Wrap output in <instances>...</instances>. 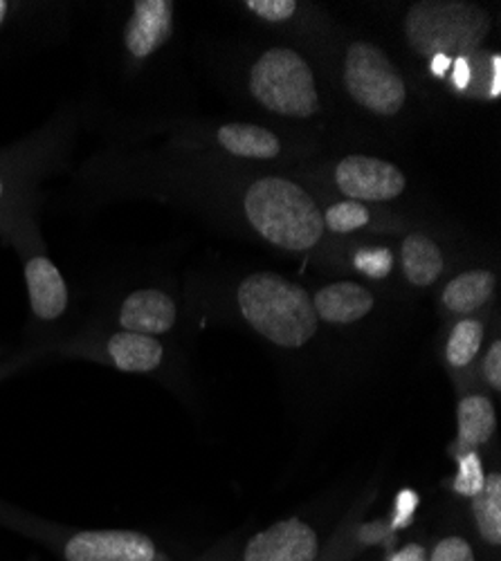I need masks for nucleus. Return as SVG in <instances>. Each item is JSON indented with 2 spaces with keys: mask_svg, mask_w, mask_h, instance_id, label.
I'll return each instance as SVG.
<instances>
[{
  "mask_svg": "<svg viewBox=\"0 0 501 561\" xmlns=\"http://www.w3.org/2000/svg\"><path fill=\"white\" fill-rule=\"evenodd\" d=\"M237 304L250 329L280 348H304L320 329L310 295L280 274L246 276L237 290Z\"/></svg>",
  "mask_w": 501,
  "mask_h": 561,
  "instance_id": "obj_1",
  "label": "nucleus"
},
{
  "mask_svg": "<svg viewBox=\"0 0 501 561\" xmlns=\"http://www.w3.org/2000/svg\"><path fill=\"white\" fill-rule=\"evenodd\" d=\"M243 209L261 239L288 252L315 248L324 233L320 207L286 178H261L250 184Z\"/></svg>",
  "mask_w": 501,
  "mask_h": 561,
  "instance_id": "obj_2",
  "label": "nucleus"
},
{
  "mask_svg": "<svg viewBox=\"0 0 501 561\" xmlns=\"http://www.w3.org/2000/svg\"><path fill=\"white\" fill-rule=\"evenodd\" d=\"M490 32V16L475 3L421 0L407 10L405 36L421 57L468 59Z\"/></svg>",
  "mask_w": 501,
  "mask_h": 561,
  "instance_id": "obj_3",
  "label": "nucleus"
},
{
  "mask_svg": "<svg viewBox=\"0 0 501 561\" xmlns=\"http://www.w3.org/2000/svg\"><path fill=\"white\" fill-rule=\"evenodd\" d=\"M250 90L263 108L284 117L304 119L320 108L312 70L291 48H272L254 61Z\"/></svg>",
  "mask_w": 501,
  "mask_h": 561,
  "instance_id": "obj_4",
  "label": "nucleus"
},
{
  "mask_svg": "<svg viewBox=\"0 0 501 561\" xmlns=\"http://www.w3.org/2000/svg\"><path fill=\"white\" fill-rule=\"evenodd\" d=\"M344 85L357 106L380 117L398 115L407 88L389 57L374 43H353L344 57Z\"/></svg>",
  "mask_w": 501,
  "mask_h": 561,
  "instance_id": "obj_5",
  "label": "nucleus"
},
{
  "mask_svg": "<svg viewBox=\"0 0 501 561\" xmlns=\"http://www.w3.org/2000/svg\"><path fill=\"white\" fill-rule=\"evenodd\" d=\"M64 561H169L158 543L138 530H75L64 535L36 533Z\"/></svg>",
  "mask_w": 501,
  "mask_h": 561,
  "instance_id": "obj_6",
  "label": "nucleus"
},
{
  "mask_svg": "<svg viewBox=\"0 0 501 561\" xmlns=\"http://www.w3.org/2000/svg\"><path fill=\"white\" fill-rule=\"evenodd\" d=\"M324 546L308 522L288 517L254 533L241 548L239 561H317Z\"/></svg>",
  "mask_w": 501,
  "mask_h": 561,
  "instance_id": "obj_7",
  "label": "nucleus"
},
{
  "mask_svg": "<svg viewBox=\"0 0 501 561\" xmlns=\"http://www.w3.org/2000/svg\"><path fill=\"white\" fill-rule=\"evenodd\" d=\"M338 190L355 203H385L405 192V175L398 167L367 156H349L335 169Z\"/></svg>",
  "mask_w": 501,
  "mask_h": 561,
  "instance_id": "obj_8",
  "label": "nucleus"
},
{
  "mask_svg": "<svg viewBox=\"0 0 501 561\" xmlns=\"http://www.w3.org/2000/svg\"><path fill=\"white\" fill-rule=\"evenodd\" d=\"M173 27L171 0H135L124 30V45L133 59H147L167 43Z\"/></svg>",
  "mask_w": 501,
  "mask_h": 561,
  "instance_id": "obj_9",
  "label": "nucleus"
},
{
  "mask_svg": "<svg viewBox=\"0 0 501 561\" xmlns=\"http://www.w3.org/2000/svg\"><path fill=\"white\" fill-rule=\"evenodd\" d=\"M117 321L122 331L160 337L173 331L178 321V308L175 301L162 290H135L122 301Z\"/></svg>",
  "mask_w": 501,
  "mask_h": 561,
  "instance_id": "obj_10",
  "label": "nucleus"
},
{
  "mask_svg": "<svg viewBox=\"0 0 501 561\" xmlns=\"http://www.w3.org/2000/svg\"><path fill=\"white\" fill-rule=\"evenodd\" d=\"M25 284L32 312L38 321H57L68 310V286L48 256H34L25 265Z\"/></svg>",
  "mask_w": 501,
  "mask_h": 561,
  "instance_id": "obj_11",
  "label": "nucleus"
},
{
  "mask_svg": "<svg viewBox=\"0 0 501 561\" xmlns=\"http://www.w3.org/2000/svg\"><path fill=\"white\" fill-rule=\"evenodd\" d=\"M376 306L374 295L353 280H338L312 297L317 319L333 325H349L367 317Z\"/></svg>",
  "mask_w": 501,
  "mask_h": 561,
  "instance_id": "obj_12",
  "label": "nucleus"
},
{
  "mask_svg": "<svg viewBox=\"0 0 501 561\" xmlns=\"http://www.w3.org/2000/svg\"><path fill=\"white\" fill-rule=\"evenodd\" d=\"M104 355L122 373H153L164 364V344L158 337L119 331L106 340Z\"/></svg>",
  "mask_w": 501,
  "mask_h": 561,
  "instance_id": "obj_13",
  "label": "nucleus"
},
{
  "mask_svg": "<svg viewBox=\"0 0 501 561\" xmlns=\"http://www.w3.org/2000/svg\"><path fill=\"white\" fill-rule=\"evenodd\" d=\"M497 430V413L490 398L481 393H468L457 404V445L454 454L477 451L488 445Z\"/></svg>",
  "mask_w": 501,
  "mask_h": 561,
  "instance_id": "obj_14",
  "label": "nucleus"
},
{
  "mask_svg": "<svg viewBox=\"0 0 501 561\" xmlns=\"http://www.w3.org/2000/svg\"><path fill=\"white\" fill-rule=\"evenodd\" d=\"M470 514L475 535L481 541L483 552L499 554L501 550V474H486V483L479 494L470 499Z\"/></svg>",
  "mask_w": 501,
  "mask_h": 561,
  "instance_id": "obj_15",
  "label": "nucleus"
},
{
  "mask_svg": "<svg viewBox=\"0 0 501 561\" xmlns=\"http://www.w3.org/2000/svg\"><path fill=\"white\" fill-rule=\"evenodd\" d=\"M218 142L225 151L250 160H272L282 153L275 133L254 124H225L218 128Z\"/></svg>",
  "mask_w": 501,
  "mask_h": 561,
  "instance_id": "obj_16",
  "label": "nucleus"
},
{
  "mask_svg": "<svg viewBox=\"0 0 501 561\" xmlns=\"http://www.w3.org/2000/svg\"><path fill=\"white\" fill-rule=\"evenodd\" d=\"M400 261L409 284L419 288L432 286L445 265L439 245L432 239L423 237V233H412V237L405 239Z\"/></svg>",
  "mask_w": 501,
  "mask_h": 561,
  "instance_id": "obj_17",
  "label": "nucleus"
},
{
  "mask_svg": "<svg viewBox=\"0 0 501 561\" xmlns=\"http://www.w3.org/2000/svg\"><path fill=\"white\" fill-rule=\"evenodd\" d=\"M494 290V276L488 270L464 272L443 290V304L454 314H470L488 304Z\"/></svg>",
  "mask_w": 501,
  "mask_h": 561,
  "instance_id": "obj_18",
  "label": "nucleus"
},
{
  "mask_svg": "<svg viewBox=\"0 0 501 561\" xmlns=\"http://www.w3.org/2000/svg\"><path fill=\"white\" fill-rule=\"evenodd\" d=\"M483 323L475 317H466L454 323L445 344V359L452 368H468L477 359L483 346Z\"/></svg>",
  "mask_w": 501,
  "mask_h": 561,
  "instance_id": "obj_19",
  "label": "nucleus"
},
{
  "mask_svg": "<svg viewBox=\"0 0 501 561\" xmlns=\"http://www.w3.org/2000/svg\"><path fill=\"white\" fill-rule=\"evenodd\" d=\"M428 561H479V546L466 533L449 530L428 546Z\"/></svg>",
  "mask_w": 501,
  "mask_h": 561,
  "instance_id": "obj_20",
  "label": "nucleus"
},
{
  "mask_svg": "<svg viewBox=\"0 0 501 561\" xmlns=\"http://www.w3.org/2000/svg\"><path fill=\"white\" fill-rule=\"evenodd\" d=\"M364 537V526L357 519L342 524L335 535L327 541L322 557L317 561H353L360 552V541Z\"/></svg>",
  "mask_w": 501,
  "mask_h": 561,
  "instance_id": "obj_21",
  "label": "nucleus"
},
{
  "mask_svg": "<svg viewBox=\"0 0 501 561\" xmlns=\"http://www.w3.org/2000/svg\"><path fill=\"white\" fill-rule=\"evenodd\" d=\"M459 458V470L457 477H454V492L459 496L472 499L475 494L481 492L483 483H486V472H483V465H481V456L477 451H466Z\"/></svg>",
  "mask_w": 501,
  "mask_h": 561,
  "instance_id": "obj_22",
  "label": "nucleus"
},
{
  "mask_svg": "<svg viewBox=\"0 0 501 561\" xmlns=\"http://www.w3.org/2000/svg\"><path fill=\"white\" fill-rule=\"evenodd\" d=\"M369 222V209L362 203L355 201H344L327 209L324 216V227H329L335 233H349Z\"/></svg>",
  "mask_w": 501,
  "mask_h": 561,
  "instance_id": "obj_23",
  "label": "nucleus"
},
{
  "mask_svg": "<svg viewBox=\"0 0 501 561\" xmlns=\"http://www.w3.org/2000/svg\"><path fill=\"white\" fill-rule=\"evenodd\" d=\"M353 263L369 278H385L394 267V254L387 248H362Z\"/></svg>",
  "mask_w": 501,
  "mask_h": 561,
  "instance_id": "obj_24",
  "label": "nucleus"
},
{
  "mask_svg": "<svg viewBox=\"0 0 501 561\" xmlns=\"http://www.w3.org/2000/svg\"><path fill=\"white\" fill-rule=\"evenodd\" d=\"M246 8L270 23L288 21L297 12L295 0H248Z\"/></svg>",
  "mask_w": 501,
  "mask_h": 561,
  "instance_id": "obj_25",
  "label": "nucleus"
},
{
  "mask_svg": "<svg viewBox=\"0 0 501 561\" xmlns=\"http://www.w3.org/2000/svg\"><path fill=\"white\" fill-rule=\"evenodd\" d=\"M481 376L486 385L499 393L501 391V342L494 340L488 348V353L481 359Z\"/></svg>",
  "mask_w": 501,
  "mask_h": 561,
  "instance_id": "obj_26",
  "label": "nucleus"
},
{
  "mask_svg": "<svg viewBox=\"0 0 501 561\" xmlns=\"http://www.w3.org/2000/svg\"><path fill=\"white\" fill-rule=\"evenodd\" d=\"M383 561H428V546L421 541H407L391 548Z\"/></svg>",
  "mask_w": 501,
  "mask_h": 561,
  "instance_id": "obj_27",
  "label": "nucleus"
},
{
  "mask_svg": "<svg viewBox=\"0 0 501 561\" xmlns=\"http://www.w3.org/2000/svg\"><path fill=\"white\" fill-rule=\"evenodd\" d=\"M419 505V496L412 490H405L396 499V514H394V528L412 522V512Z\"/></svg>",
  "mask_w": 501,
  "mask_h": 561,
  "instance_id": "obj_28",
  "label": "nucleus"
},
{
  "mask_svg": "<svg viewBox=\"0 0 501 561\" xmlns=\"http://www.w3.org/2000/svg\"><path fill=\"white\" fill-rule=\"evenodd\" d=\"M470 81H472V66H470V61L464 59V57L454 59V64H452V83H454V88L466 90L470 85Z\"/></svg>",
  "mask_w": 501,
  "mask_h": 561,
  "instance_id": "obj_29",
  "label": "nucleus"
},
{
  "mask_svg": "<svg viewBox=\"0 0 501 561\" xmlns=\"http://www.w3.org/2000/svg\"><path fill=\"white\" fill-rule=\"evenodd\" d=\"M237 550H239V546L225 541V543L214 546L207 552H203L196 561H237Z\"/></svg>",
  "mask_w": 501,
  "mask_h": 561,
  "instance_id": "obj_30",
  "label": "nucleus"
},
{
  "mask_svg": "<svg viewBox=\"0 0 501 561\" xmlns=\"http://www.w3.org/2000/svg\"><path fill=\"white\" fill-rule=\"evenodd\" d=\"M490 98L499 100L501 98V57L492 55L490 59Z\"/></svg>",
  "mask_w": 501,
  "mask_h": 561,
  "instance_id": "obj_31",
  "label": "nucleus"
},
{
  "mask_svg": "<svg viewBox=\"0 0 501 561\" xmlns=\"http://www.w3.org/2000/svg\"><path fill=\"white\" fill-rule=\"evenodd\" d=\"M430 68H432V72H434V75L443 77V75L452 68V59H447V57H443V55H436V57H432Z\"/></svg>",
  "mask_w": 501,
  "mask_h": 561,
  "instance_id": "obj_32",
  "label": "nucleus"
},
{
  "mask_svg": "<svg viewBox=\"0 0 501 561\" xmlns=\"http://www.w3.org/2000/svg\"><path fill=\"white\" fill-rule=\"evenodd\" d=\"M8 12H10V3H5V0H0V25L5 23V19H8Z\"/></svg>",
  "mask_w": 501,
  "mask_h": 561,
  "instance_id": "obj_33",
  "label": "nucleus"
},
{
  "mask_svg": "<svg viewBox=\"0 0 501 561\" xmlns=\"http://www.w3.org/2000/svg\"><path fill=\"white\" fill-rule=\"evenodd\" d=\"M3 192H5V184H3V178H0V201H3Z\"/></svg>",
  "mask_w": 501,
  "mask_h": 561,
  "instance_id": "obj_34",
  "label": "nucleus"
}]
</instances>
